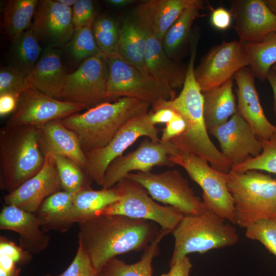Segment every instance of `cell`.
I'll return each instance as SVG.
<instances>
[{"instance_id": "6da1fadb", "label": "cell", "mask_w": 276, "mask_h": 276, "mask_svg": "<svg viewBox=\"0 0 276 276\" xmlns=\"http://www.w3.org/2000/svg\"><path fill=\"white\" fill-rule=\"evenodd\" d=\"M78 224V244L97 273L118 255L145 249L160 230L154 222L121 215H98Z\"/></svg>"}, {"instance_id": "7a4b0ae2", "label": "cell", "mask_w": 276, "mask_h": 276, "mask_svg": "<svg viewBox=\"0 0 276 276\" xmlns=\"http://www.w3.org/2000/svg\"><path fill=\"white\" fill-rule=\"evenodd\" d=\"M194 68V62H189L179 95L172 100L156 102L152 105L153 111L169 108L185 121V131L169 141L179 152L200 157L218 171L227 173L232 169L230 164L209 136L203 117V95L195 77Z\"/></svg>"}, {"instance_id": "3957f363", "label": "cell", "mask_w": 276, "mask_h": 276, "mask_svg": "<svg viewBox=\"0 0 276 276\" xmlns=\"http://www.w3.org/2000/svg\"><path fill=\"white\" fill-rule=\"evenodd\" d=\"M150 106L144 101L123 97L113 103L103 102L61 121L77 136L85 153L105 146L127 122L148 112Z\"/></svg>"}, {"instance_id": "277c9868", "label": "cell", "mask_w": 276, "mask_h": 276, "mask_svg": "<svg viewBox=\"0 0 276 276\" xmlns=\"http://www.w3.org/2000/svg\"><path fill=\"white\" fill-rule=\"evenodd\" d=\"M45 161L38 128L9 126L0 130V186L11 193L37 174Z\"/></svg>"}, {"instance_id": "5b68a950", "label": "cell", "mask_w": 276, "mask_h": 276, "mask_svg": "<svg viewBox=\"0 0 276 276\" xmlns=\"http://www.w3.org/2000/svg\"><path fill=\"white\" fill-rule=\"evenodd\" d=\"M210 211L193 215H183L172 231L174 246L170 262L194 252L207 251L234 245L239 241L236 227Z\"/></svg>"}, {"instance_id": "8992f818", "label": "cell", "mask_w": 276, "mask_h": 276, "mask_svg": "<svg viewBox=\"0 0 276 276\" xmlns=\"http://www.w3.org/2000/svg\"><path fill=\"white\" fill-rule=\"evenodd\" d=\"M234 202L236 225L246 228L257 221L276 218V178L257 170L226 173Z\"/></svg>"}, {"instance_id": "52a82bcc", "label": "cell", "mask_w": 276, "mask_h": 276, "mask_svg": "<svg viewBox=\"0 0 276 276\" xmlns=\"http://www.w3.org/2000/svg\"><path fill=\"white\" fill-rule=\"evenodd\" d=\"M175 165L182 167L202 190V201L207 210L236 225L233 197L228 190L226 173L210 166L199 157L180 152L170 156Z\"/></svg>"}, {"instance_id": "ba28073f", "label": "cell", "mask_w": 276, "mask_h": 276, "mask_svg": "<svg viewBox=\"0 0 276 276\" xmlns=\"http://www.w3.org/2000/svg\"><path fill=\"white\" fill-rule=\"evenodd\" d=\"M109 73L106 86L107 102L123 97L137 99L151 106L175 97V91L149 75L117 56L107 57Z\"/></svg>"}, {"instance_id": "9c48e42d", "label": "cell", "mask_w": 276, "mask_h": 276, "mask_svg": "<svg viewBox=\"0 0 276 276\" xmlns=\"http://www.w3.org/2000/svg\"><path fill=\"white\" fill-rule=\"evenodd\" d=\"M125 178L143 186L152 199L174 207L183 215H198L207 211L202 200L176 169L158 173H130Z\"/></svg>"}, {"instance_id": "30bf717a", "label": "cell", "mask_w": 276, "mask_h": 276, "mask_svg": "<svg viewBox=\"0 0 276 276\" xmlns=\"http://www.w3.org/2000/svg\"><path fill=\"white\" fill-rule=\"evenodd\" d=\"M119 183L122 190L120 199L99 215H121L151 221L172 233L183 216L181 213L172 206L155 202L143 186L129 178H125Z\"/></svg>"}, {"instance_id": "8fae6325", "label": "cell", "mask_w": 276, "mask_h": 276, "mask_svg": "<svg viewBox=\"0 0 276 276\" xmlns=\"http://www.w3.org/2000/svg\"><path fill=\"white\" fill-rule=\"evenodd\" d=\"M146 136L160 142L158 130L149 120L148 112L137 116L127 122L105 146L85 152V174L97 185L102 186L106 171L116 158L138 139Z\"/></svg>"}, {"instance_id": "7c38bea8", "label": "cell", "mask_w": 276, "mask_h": 276, "mask_svg": "<svg viewBox=\"0 0 276 276\" xmlns=\"http://www.w3.org/2000/svg\"><path fill=\"white\" fill-rule=\"evenodd\" d=\"M108 73L107 56L103 53L85 59L76 70L68 74L62 100L81 104L88 109L107 102Z\"/></svg>"}, {"instance_id": "4fadbf2b", "label": "cell", "mask_w": 276, "mask_h": 276, "mask_svg": "<svg viewBox=\"0 0 276 276\" xmlns=\"http://www.w3.org/2000/svg\"><path fill=\"white\" fill-rule=\"evenodd\" d=\"M248 66L249 59L244 44L237 40L224 41L202 58L194 74L202 93L221 86Z\"/></svg>"}, {"instance_id": "5bb4252c", "label": "cell", "mask_w": 276, "mask_h": 276, "mask_svg": "<svg viewBox=\"0 0 276 276\" xmlns=\"http://www.w3.org/2000/svg\"><path fill=\"white\" fill-rule=\"evenodd\" d=\"M84 108L81 104L58 100L31 87L18 97L16 109L6 125L38 127Z\"/></svg>"}, {"instance_id": "9a60e30c", "label": "cell", "mask_w": 276, "mask_h": 276, "mask_svg": "<svg viewBox=\"0 0 276 276\" xmlns=\"http://www.w3.org/2000/svg\"><path fill=\"white\" fill-rule=\"evenodd\" d=\"M178 152L170 142H154L147 137L134 151L118 157L109 165L102 187L114 186L132 171H150L155 166L173 167L170 156Z\"/></svg>"}, {"instance_id": "2e32d148", "label": "cell", "mask_w": 276, "mask_h": 276, "mask_svg": "<svg viewBox=\"0 0 276 276\" xmlns=\"http://www.w3.org/2000/svg\"><path fill=\"white\" fill-rule=\"evenodd\" d=\"M209 133L217 139L221 152L232 168L258 156L262 151L261 142L237 111Z\"/></svg>"}, {"instance_id": "e0dca14e", "label": "cell", "mask_w": 276, "mask_h": 276, "mask_svg": "<svg viewBox=\"0 0 276 276\" xmlns=\"http://www.w3.org/2000/svg\"><path fill=\"white\" fill-rule=\"evenodd\" d=\"M31 27L47 47L63 46L71 41L75 31L72 8L57 0L39 1Z\"/></svg>"}, {"instance_id": "ac0fdd59", "label": "cell", "mask_w": 276, "mask_h": 276, "mask_svg": "<svg viewBox=\"0 0 276 276\" xmlns=\"http://www.w3.org/2000/svg\"><path fill=\"white\" fill-rule=\"evenodd\" d=\"M44 154L45 161L41 170L7 194L4 197L5 205L34 213L46 198L62 190L53 156L49 152Z\"/></svg>"}, {"instance_id": "d6986e66", "label": "cell", "mask_w": 276, "mask_h": 276, "mask_svg": "<svg viewBox=\"0 0 276 276\" xmlns=\"http://www.w3.org/2000/svg\"><path fill=\"white\" fill-rule=\"evenodd\" d=\"M230 12L235 20V31L239 41H258L276 32V15L262 0H235Z\"/></svg>"}, {"instance_id": "ffe728a7", "label": "cell", "mask_w": 276, "mask_h": 276, "mask_svg": "<svg viewBox=\"0 0 276 276\" xmlns=\"http://www.w3.org/2000/svg\"><path fill=\"white\" fill-rule=\"evenodd\" d=\"M255 76L249 66L234 76L237 88V112L250 126L260 141L268 139L276 129L267 119L260 102L255 84Z\"/></svg>"}, {"instance_id": "44dd1931", "label": "cell", "mask_w": 276, "mask_h": 276, "mask_svg": "<svg viewBox=\"0 0 276 276\" xmlns=\"http://www.w3.org/2000/svg\"><path fill=\"white\" fill-rule=\"evenodd\" d=\"M195 0H149L137 6L134 21L162 42L172 25Z\"/></svg>"}, {"instance_id": "7402d4cb", "label": "cell", "mask_w": 276, "mask_h": 276, "mask_svg": "<svg viewBox=\"0 0 276 276\" xmlns=\"http://www.w3.org/2000/svg\"><path fill=\"white\" fill-rule=\"evenodd\" d=\"M0 229L18 234L20 246L32 254H38L48 246L50 237L44 232L33 213L5 205L0 214Z\"/></svg>"}, {"instance_id": "603a6c76", "label": "cell", "mask_w": 276, "mask_h": 276, "mask_svg": "<svg viewBox=\"0 0 276 276\" xmlns=\"http://www.w3.org/2000/svg\"><path fill=\"white\" fill-rule=\"evenodd\" d=\"M37 128L43 154L49 152L67 157L84 170L86 159L79 140L73 131L62 124L61 119L51 121Z\"/></svg>"}, {"instance_id": "cb8c5ba5", "label": "cell", "mask_w": 276, "mask_h": 276, "mask_svg": "<svg viewBox=\"0 0 276 276\" xmlns=\"http://www.w3.org/2000/svg\"><path fill=\"white\" fill-rule=\"evenodd\" d=\"M68 74L55 48L46 47L36 66L28 75L32 86L54 98L62 100V94Z\"/></svg>"}, {"instance_id": "d4e9b609", "label": "cell", "mask_w": 276, "mask_h": 276, "mask_svg": "<svg viewBox=\"0 0 276 276\" xmlns=\"http://www.w3.org/2000/svg\"><path fill=\"white\" fill-rule=\"evenodd\" d=\"M145 33V66L149 75L173 90L183 86L187 68L171 59L165 52L162 42L146 31Z\"/></svg>"}, {"instance_id": "484cf974", "label": "cell", "mask_w": 276, "mask_h": 276, "mask_svg": "<svg viewBox=\"0 0 276 276\" xmlns=\"http://www.w3.org/2000/svg\"><path fill=\"white\" fill-rule=\"evenodd\" d=\"M73 195L63 190L55 193L42 202L34 213L45 233L67 231L74 223L72 218Z\"/></svg>"}, {"instance_id": "4316f807", "label": "cell", "mask_w": 276, "mask_h": 276, "mask_svg": "<svg viewBox=\"0 0 276 276\" xmlns=\"http://www.w3.org/2000/svg\"><path fill=\"white\" fill-rule=\"evenodd\" d=\"M233 80L202 93L203 117L208 132L226 123L237 111Z\"/></svg>"}, {"instance_id": "83f0119b", "label": "cell", "mask_w": 276, "mask_h": 276, "mask_svg": "<svg viewBox=\"0 0 276 276\" xmlns=\"http://www.w3.org/2000/svg\"><path fill=\"white\" fill-rule=\"evenodd\" d=\"M121 187L118 182L114 186L95 190L90 186L73 195L72 218L78 223L98 215L107 206L119 200Z\"/></svg>"}, {"instance_id": "f1b7e54d", "label": "cell", "mask_w": 276, "mask_h": 276, "mask_svg": "<svg viewBox=\"0 0 276 276\" xmlns=\"http://www.w3.org/2000/svg\"><path fill=\"white\" fill-rule=\"evenodd\" d=\"M145 31L134 20L125 19L120 27L118 57L149 75L145 66Z\"/></svg>"}, {"instance_id": "f546056e", "label": "cell", "mask_w": 276, "mask_h": 276, "mask_svg": "<svg viewBox=\"0 0 276 276\" xmlns=\"http://www.w3.org/2000/svg\"><path fill=\"white\" fill-rule=\"evenodd\" d=\"M170 233L160 228L157 236L144 249L139 261L129 264L116 257L108 261L99 273L101 276H152V263L159 252V243Z\"/></svg>"}, {"instance_id": "4dcf8cb0", "label": "cell", "mask_w": 276, "mask_h": 276, "mask_svg": "<svg viewBox=\"0 0 276 276\" xmlns=\"http://www.w3.org/2000/svg\"><path fill=\"white\" fill-rule=\"evenodd\" d=\"M203 4V1L195 0L184 10L165 35L162 45L170 58L175 56L192 35L193 24L200 16V12Z\"/></svg>"}, {"instance_id": "1f68e13d", "label": "cell", "mask_w": 276, "mask_h": 276, "mask_svg": "<svg viewBox=\"0 0 276 276\" xmlns=\"http://www.w3.org/2000/svg\"><path fill=\"white\" fill-rule=\"evenodd\" d=\"M38 0H10L3 10L4 28L12 42L31 26Z\"/></svg>"}, {"instance_id": "d6a6232c", "label": "cell", "mask_w": 276, "mask_h": 276, "mask_svg": "<svg viewBox=\"0 0 276 276\" xmlns=\"http://www.w3.org/2000/svg\"><path fill=\"white\" fill-rule=\"evenodd\" d=\"M243 44L254 76L261 81L266 80L271 67L276 63V32L258 41Z\"/></svg>"}, {"instance_id": "836d02e7", "label": "cell", "mask_w": 276, "mask_h": 276, "mask_svg": "<svg viewBox=\"0 0 276 276\" xmlns=\"http://www.w3.org/2000/svg\"><path fill=\"white\" fill-rule=\"evenodd\" d=\"M42 53L37 36L30 27L12 42L10 58L13 66L29 75Z\"/></svg>"}, {"instance_id": "e575fe53", "label": "cell", "mask_w": 276, "mask_h": 276, "mask_svg": "<svg viewBox=\"0 0 276 276\" xmlns=\"http://www.w3.org/2000/svg\"><path fill=\"white\" fill-rule=\"evenodd\" d=\"M50 154L56 164L63 191L74 195L90 187V179L75 162L63 156Z\"/></svg>"}, {"instance_id": "d590c367", "label": "cell", "mask_w": 276, "mask_h": 276, "mask_svg": "<svg viewBox=\"0 0 276 276\" xmlns=\"http://www.w3.org/2000/svg\"><path fill=\"white\" fill-rule=\"evenodd\" d=\"M92 31L97 45L107 57L117 56L120 27L111 17L102 15L94 19Z\"/></svg>"}, {"instance_id": "8d00e7d4", "label": "cell", "mask_w": 276, "mask_h": 276, "mask_svg": "<svg viewBox=\"0 0 276 276\" xmlns=\"http://www.w3.org/2000/svg\"><path fill=\"white\" fill-rule=\"evenodd\" d=\"M261 142L262 151L258 156L233 167L231 170L238 172L262 170L276 174V129L268 139Z\"/></svg>"}, {"instance_id": "74e56055", "label": "cell", "mask_w": 276, "mask_h": 276, "mask_svg": "<svg viewBox=\"0 0 276 276\" xmlns=\"http://www.w3.org/2000/svg\"><path fill=\"white\" fill-rule=\"evenodd\" d=\"M93 21L75 29L70 41V51L76 59L85 60L102 53L98 47L93 35L91 28Z\"/></svg>"}, {"instance_id": "f35d334b", "label": "cell", "mask_w": 276, "mask_h": 276, "mask_svg": "<svg viewBox=\"0 0 276 276\" xmlns=\"http://www.w3.org/2000/svg\"><path fill=\"white\" fill-rule=\"evenodd\" d=\"M32 87L28 75L13 66L1 67L0 95L9 94L18 98L25 91Z\"/></svg>"}, {"instance_id": "ab89813d", "label": "cell", "mask_w": 276, "mask_h": 276, "mask_svg": "<svg viewBox=\"0 0 276 276\" xmlns=\"http://www.w3.org/2000/svg\"><path fill=\"white\" fill-rule=\"evenodd\" d=\"M245 229L247 238L260 242L276 257V218L259 220Z\"/></svg>"}, {"instance_id": "60d3db41", "label": "cell", "mask_w": 276, "mask_h": 276, "mask_svg": "<svg viewBox=\"0 0 276 276\" xmlns=\"http://www.w3.org/2000/svg\"><path fill=\"white\" fill-rule=\"evenodd\" d=\"M94 270L89 258L81 245L69 266L58 276H94Z\"/></svg>"}, {"instance_id": "b9f144b4", "label": "cell", "mask_w": 276, "mask_h": 276, "mask_svg": "<svg viewBox=\"0 0 276 276\" xmlns=\"http://www.w3.org/2000/svg\"><path fill=\"white\" fill-rule=\"evenodd\" d=\"M95 19L94 3L90 0H77L72 7V22L75 29L86 26Z\"/></svg>"}, {"instance_id": "7bdbcfd3", "label": "cell", "mask_w": 276, "mask_h": 276, "mask_svg": "<svg viewBox=\"0 0 276 276\" xmlns=\"http://www.w3.org/2000/svg\"><path fill=\"white\" fill-rule=\"evenodd\" d=\"M0 253L10 256L19 266L27 264L32 259V254L3 236L0 238Z\"/></svg>"}, {"instance_id": "ee69618b", "label": "cell", "mask_w": 276, "mask_h": 276, "mask_svg": "<svg viewBox=\"0 0 276 276\" xmlns=\"http://www.w3.org/2000/svg\"><path fill=\"white\" fill-rule=\"evenodd\" d=\"M186 128L185 121L177 113L176 117L167 123L166 126L163 129L160 141L163 142H169L173 138L181 134Z\"/></svg>"}, {"instance_id": "f6af8a7d", "label": "cell", "mask_w": 276, "mask_h": 276, "mask_svg": "<svg viewBox=\"0 0 276 276\" xmlns=\"http://www.w3.org/2000/svg\"><path fill=\"white\" fill-rule=\"evenodd\" d=\"M232 17L230 11L222 7H219L213 11L211 21L216 29L224 30L230 26Z\"/></svg>"}, {"instance_id": "bcb514c9", "label": "cell", "mask_w": 276, "mask_h": 276, "mask_svg": "<svg viewBox=\"0 0 276 276\" xmlns=\"http://www.w3.org/2000/svg\"><path fill=\"white\" fill-rule=\"evenodd\" d=\"M192 264L189 258L184 257L170 266V270L160 276H190Z\"/></svg>"}, {"instance_id": "7dc6e473", "label": "cell", "mask_w": 276, "mask_h": 276, "mask_svg": "<svg viewBox=\"0 0 276 276\" xmlns=\"http://www.w3.org/2000/svg\"><path fill=\"white\" fill-rule=\"evenodd\" d=\"M149 115L150 121L155 125L158 123H168L176 117L177 113L169 108H161L149 113Z\"/></svg>"}, {"instance_id": "c3c4849f", "label": "cell", "mask_w": 276, "mask_h": 276, "mask_svg": "<svg viewBox=\"0 0 276 276\" xmlns=\"http://www.w3.org/2000/svg\"><path fill=\"white\" fill-rule=\"evenodd\" d=\"M17 99L14 96L9 94L0 95V115L1 117L14 112L17 106Z\"/></svg>"}, {"instance_id": "681fc988", "label": "cell", "mask_w": 276, "mask_h": 276, "mask_svg": "<svg viewBox=\"0 0 276 276\" xmlns=\"http://www.w3.org/2000/svg\"><path fill=\"white\" fill-rule=\"evenodd\" d=\"M266 80L268 81L272 89L273 95V110L276 119V72L270 70L267 75ZM275 125L276 126V124Z\"/></svg>"}, {"instance_id": "f907efd6", "label": "cell", "mask_w": 276, "mask_h": 276, "mask_svg": "<svg viewBox=\"0 0 276 276\" xmlns=\"http://www.w3.org/2000/svg\"><path fill=\"white\" fill-rule=\"evenodd\" d=\"M107 3L114 7H124L134 3L133 0H107Z\"/></svg>"}, {"instance_id": "816d5d0a", "label": "cell", "mask_w": 276, "mask_h": 276, "mask_svg": "<svg viewBox=\"0 0 276 276\" xmlns=\"http://www.w3.org/2000/svg\"><path fill=\"white\" fill-rule=\"evenodd\" d=\"M20 271L21 268L19 267L9 271L0 269V276H19Z\"/></svg>"}, {"instance_id": "f5cc1de1", "label": "cell", "mask_w": 276, "mask_h": 276, "mask_svg": "<svg viewBox=\"0 0 276 276\" xmlns=\"http://www.w3.org/2000/svg\"><path fill=\"white\" fill-rule=\"evenodd\" d=\"M269 9L276 15V0L264 1Z\"/></svg>"}, {"instance_id": "db71d44e", "label": "cell", "mask_w": 276, "mask_h": 276, "mask_svg": "<svg viewBox=\"0 0 276 276\" xmlns=\"http://www.w3.org/2000/svg\"><path fill=\"white\" fill-rule=\"evenodd\" d=\"M62 4L70 7L72 8L74 5L76 3L77 0H57Z\"/></svg>"}, {"instance_id": "11a10c76", "label": "cell", "mask_w": 276, "mask_h": 276, "mask_svg": "<svg viewBox=\"0 0 276 276\" xmlns=\"http://www.w3.org/2000/svg\"><path fill=\"white\" fill-rule=\"evenodd\" d=\"M271 70L276 72V63L271 67Z\"/></svg>"}, {"instance_id": "9f6ffc18", "label": "cell", "mask_w": 276, "mask_h": 276, "mask_svg": "<svg viewBox=\"0 0 276 276\" xmlns=\"http://www.w3.org/2000/svg\"><path fill=\"white\" fill-rule=\"evenodd\" d=\"M44 276H53V275H52L51 274L48 273V274H47L44 275Z\"/></svg>"}, {"instance_id": "6f0895ef", "label": "cell", "mask_w": 276, "mask_h": 276, "mask_svg": "<svg viewBox=\"0 0 276 276\" xmlns=\"http://www.w3.org/2000/svg\"><path fill=\"white\" fill-rule=\"evenodd\" d=\"M94 276H101V275L99 273H96Z\"/></svg>"}]
</instances>
